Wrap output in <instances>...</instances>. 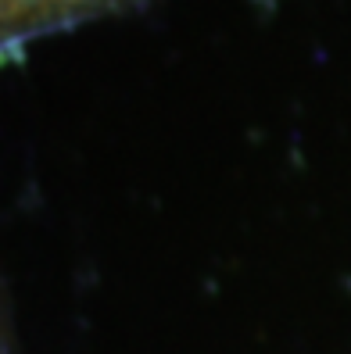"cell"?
<instances>
[{
  "label": "cell",
  "mask_w": 351,
  "mask_h": 354,
  "mask_svg": "<svg viewBox=\"0 0 351 354\" xmlns=\"http://www.w3.org/2000/svg\"><path fill=\"white\" fill-rule=\"evenodd\" d=\"M140 0H0V54Z\"/></svg>",
  "instance_id": "obj_1"
}]
</instances>
